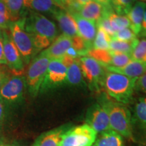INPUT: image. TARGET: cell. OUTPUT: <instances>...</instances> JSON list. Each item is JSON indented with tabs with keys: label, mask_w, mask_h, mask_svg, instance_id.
<instances>
[{
	"label": "cell",
	"mask_w": 146,
	"mask_h": 146,
	"mask_svg": "<svg viewBox=\"0 0 146 146\" xmlns=\"http://www.w3.org/2000/svg\"><path fill=\"white\" fill-rule=\"evenodd\" d=\"M22 17L25 21V30L33 36L39 52L50 46L57 38V27L55 23L45 16L24 8Z\"/></svg>",
	"instance_id": "obj_1"
},
{
	"label": "cell",
	"mask_w": 146,
	"mask_h": 146,
	"mask_svg": "<svg viewBox=\"0 0 146 146\" xmlns=\"http://www.w3.org/2000/svg\"><path fill=\"white\" fill-rule=\"evenodd\" d=\"M99 104L108 115L111 129L124 137L133 138L132 116L126 105L115 101L106 95L100 96Z\"/></svg>",
	"instance_id": "obj_2"
},
{
	"label": "cell",
	"mask_w": 146,
	"mask_h": 146,
	"mask_svg": "<svg viewBox=\"0 0 146 146\" xmlns=\"http://www.w3.org/2000/svg\"><path fill=\"white\" fill-rule=\"evenodd\" d=\"M137 80V78L107 70L102 83V88L107 96L115 101L125 105L129 104L133 100Z\"/></svg>",
	"instance_id": "obj_3"
},
{
	"label": "cell",
	"mask_w": 146,
	"mask_h": 146,
	"mask_svg": "<svg viewBox=\"0 0 146 146\" xmlns=\"http://www.w3.org/2000/svg\"><path fill=\"white\" fill-rule=\"evenodd\" d=\"M9 29L12 39L21 55L24 64L25 65L29 64L39 52L36 48L33 36L25 30L23 17L17 21L12 22Z\"/></svg>",
	"instance_id": "obj_4"
},
{
	"label": "cell",
	"mask_w": 146,
	"mask_h": 146,
	"mask_svg": "<svg viewBox=\"0 0 146 146\" xmlns=\"http://www.w3.org/2000/svg\"><path fill=\"white\" fill-rule=\"evenodd\" d=\"M80 66L86 85L94 92H100L106 72L103 64L90 56H82L78 58Z\"/></svg>",
	"instance_id": "obj_5"
},
{
	"label": "cell",
	"mask_w": 146,
	"mask_h": 146,
	"mask_svg": "<svg viewBox=\"0 0 146 146\" xmlns=\"http://www.w3.org/2000/svg\"><path fill=\"white\" fill-rule=\"evenodd\" d=\"M50 62L48 58L40 54L29 64L25 79L29 94L33 98L40 91Z\"/></svg>",
	"instance_id": "obj_6"
},
{
	"label": "cell",
	"mask_w": 146,
	"mask_h": 146,
	"mask_svg": "<svg viewBox=\"0 0 146 146\" xmlns=\"http://www.w3.org/2000/svg\"><path fill=\"white\" fill-rule=\"evenodd\" d=\"M98 133L88 125L72 127L64 133L58 146H92Z\"/></svg>",
	"instance_id": "obj_7"
},
{
	"label": "cell",
	"mask_w": 146,
	"mask_h": 146,
	"mask_svg": "<svg viewBox=\"0 0 146 146\" xmlns=\"http://www.w3.org/2000/svg\"><path fill=\"white\" fill-rule=\"evenodd\" d=\"M3 52L6 65L14 76H21L25 70V64L19 51L14 44L8 29L2 31Z\"/></svg>",
	"instance_id": "obj_8"
},
{
	"label": "cell",
	"mask_w": 146,
	"mask_h": 146,
	"mask_svg": "<svg viewBox=\"0 0 146 146\" xmlns=\"http://www.w3.org/2000/svg\"><path fill=\"white\" fill-rule=\"evenodd\" d=\"M66 74L67 67L62 60H50L40 91L45 92L66 84Z\"/></svg>",
	"instance_id": "obj_9"
},
{
	"label": "cell",
	"mask_w": 146,
	"mask_h": 146,
	"mask_svg": "<svg viewBox=\"0 0 146 146\" xmlns=\"http://www.w3.org/2000/svg\"><path fill=\"white\" fill-rule=\"evenodd\" d=\"M26 87L25 76H10L0 89V96L5 103L15 104L22 101Z\"/></svg>",
	"instance_id": "obj_10"
},
{
	"label": "cell",
	"mask_w": 146,
	"mask_h": 146,
	"mask_svg": "<svg viewBox=\"0 0 146 146\" xmlns=\"http://www.w3.org/2000/svg\"><path fill=\"white\" fill-rule=\"evenodd\" d=\"M85 122L97 133H102L111 129L108 115L99 103L94 104L89 108L85 117Z\"/></svg>",
	"instance_id": "obj_11"
},
{
	"label": "cell",
	"mask_w": 146,
	"mask_h": 146,
	"mask_svg": "<svg viewBox=\"0 0 146 146\" xmlns=\"http://www.w3.org/2000/svg\"><path fill=\"white\" fill-rule=\"evenodd\" d=\"M70 14L76 24L78 36L85 42L89 50H91L97 33L96 23L81 17L77 13Z\"/></svg>",
	"instance_id": "obj_12"
},
{
	"label": "cell",
	"mask_w": 146,
	"mask_h": 146,
	"mask_svg": "<svg viewBox=\"0 0 146 146\" xmlns=\"http://www.w3.org/2000/svg\"><path fill=\"white\" fill-rule=\"evenodd\" d=\"M72 46V39L62 34L58 36L50 46L40 54L46 56L50 60H60L66 54L67 51Z\"/></svg>",
	"instance_id": "obj_13"
},
{
	"label": "cell",
	"mask_w": 146,
	"mask_h": 146,
	"mask_svg": "<svg viewBox=\"0 0 146 146\" xmlns=\"http://www.w3.org/2000/svg\"><path fill=\"white\" fill-rule=\"evenodd\" d=\"M52 14L58 23L62 34L69 36L72 39L79 36L76 24L68 11L58 8Z\"/></svg>",
	"instance_id": "obj_14"
},
{
	"label": "cell",
	"mask_w": 146,
	"mask_h": 146,
	"mask_svg": "<svg viewBox=\"0 0 146 146\" xmlns=\"http://www.w3.org/2000/svg\"><path fill=\"white\" fill-rule=\"evenodd\" d=\"M71 127L72 124H66L44 133L36 139L33 146H58L62 137Z\"/></svg>",
	"instance_id": "obj_15"
},
{
	"label": "cell",
	"mask_w": 146,
	"mask_h": 146,
	"mask_svg": "<svg viewBox=\"0 0 146 146\" xmlns=\"http://www.w3.org/2000/svg\"><path fill=\"white\" fill-rule=\"evenodd\" d=\"M110 10L112 9L104 8L96 0H90L83 5L76 13L81 17L96 23L100 18L103 17L107 11Z\"/></svg>",
	"instance_id": "obj_16"
},
{
	"label": "cell",
	"mask_w": 146,
	"mask_h": 146,
	"mask_svg": "<svg viewBox=\"0 0 146 146\" xmlns=\"http://www.w3.org/2000/svg\"><path fill=\"white\" fill-rule=\"evenodd\" d=\"M103 66L108 71L119 73L131 78H138L146 73V63L135 60H131L128 64L122 68H116L105 64Z\"/></svg>",
	"instance_id": "obj_17"
},
{
	"label": "cell",
	"mask_w": 146,
	"mask_h": 146,
	"mask_svg": "<svg viewBox=\"0 0 146 146\" xmlns=\"http://www.w3.org/2000/svg\"><path fill=\"white\" fill-rule=\"evenodd\" d=\"M146 10V3L142 1H136L127 14L130 23V29L137 36L141 31V25L144 14Z\"/></svg>",
	"instance_id": "obj_18"
},
{
	"label": "cell",
	"mask_w": 146,
	"mask_h": 146,
	"mask_svg": "<svg viewBox=\"0 0 146 146\" xmlns=\"http://www.w3.org/2000/svg\"><path fill=\"white\" fill-rule=\"evenodd\" d=\"M132 125L146 136V98H139L136 102L133 109Z\"/></svg>",
	"instance_id": "obj_19"
},
{
	"label": "cell",
	"mask_w": 146,
	"mask_h": 146,
	"mask_svg": "<svg viewBox=\"0 0 146 146\" xmlns=\"http://www.w3.org/2000/svg\"><path fill=\"white\" fill-rule=\"evenodd\" d=\"M24 8L35 12L53 14L58 8L54 0H24Z\"/></svg>",
	"instance_id": "obj_20"
},
{
	"label": "cell",
	"mask_w": 146,
	"mask_h": 146,
	"mask_svg": "<svg viewBox=\"0 0 146 146\" xmlns=\"http://www.w3.org/2000/svg\"><path fill=\"white\" fill-rule=\"evenodd\" d=\"M78 58L75 59L67 66L66 84L70 86H85L86 85L80 66Z\"/></svg>",
	"instance_id": "obj_21"
},
{
	"label": "cell",
	"mask_w": 146,
	"mask_h": 146,
	"mask_svg": "<svg viewBox=\"0 0 146 146\" xmlns=\"http://www.w3.org/2000/svg\"><path fill=\"white\" fill-rule=\"evenodd\" d=\"M93 146H125V143L123 137L110 129L100 133Z\"/></svg>",
	"instance_id": "obj_22"
},
{
	"label": "cell",
	"mask_w": 146,
	"mask_h": 146,
	"mask_svg": "<svg viewBox=\"0 0 146 146\" xmlns=\"http://www.w3.org/2000/svg\"><path fill=\"white\" fill-rule=\"evenodd\" d=\"M139 40L138 38L129 41H119V40L111 39L109 44V50L116 53L130 54L135 48Z\"/></svg>",
	"instance_id": "obj_23"
},
{
	"label": "cell",
	"mask_w": 146,
	"mask_h": 146,
	"mask_svg": "<svg viewBox=\"0 0 146 146\" xmlns=\"http://www.w3.org/2000/svg\"><path fill=\"white\" fill-rule=\"evenodd\" d=\"M107 15L115 33L122 29L130 28V23L127 16L119 15L115 13L114 10L109 11Z\"/></svg>",
	"instance_id": "obj_24"
},
{
	"label": "cell",
	"mask_w": 146,
	"mask_h": 146,
	"mask_svg": "<svg viewBox=\"0 0 146 146\" xmlns=\"http://www.w3.org/2000/svg\"><path fill=\"white\" fill-rule=\"evenodd\" d=\"M8 9L12 22L21 18L24 12V0H2Z\"/></svg>",
	"instance_id": "obj_25"
},
{
	"label": "cell",
	"mask_w": 146,
	"mask_h": 146,
	"mask_svg": "<svg viewBox=\"0 0 146 146\" xmlns=\"http://www.w3.org/2000/svg\"><path fill=\"white\" fill-rule=\"evenodd\" d=\"M111 38L104 31L97 27V33L93 43V49L99 50H108Z\"/></svg>",
	"instance_id": "obj_26"
},
{
	"label": "cell",
	"mask_w": 146,
	"mask_h": 146,
	"mask_svg": "<svg viewBox=\"0 0 146 146\" xmlns=\"http://www.w3.org/2000/svg\"><path fill=\"white\" fill-rule=\"evenodd\" d=\"M135 0H112V8L115 13L119 15H127Z\"/></svg>",
	"instance_id": "obj_27"
},
{
	"label": "cell",
	"mask_w": 146,
	"mask_h": 146,
	"mask_svg": "<svg viewBox=\"0 0 146 146\" xmlns=\"http://www.w3.org/2000/svg\"><path fill=\"white\" fill-rule=\"evenodd\" d=\"M112 57L111 61L110 63V66L116 67V68H122L128 64L132 60L131 56L130 54H121V53H116L111 51Z\"/></svg>",
	"instance_id": "obj_28"
},
{
	"label": "cell",
	"mask_w": 146,
	"mask_h": 146,
	"mask_svg": "<svg viewBox=\"0 0 146 146\" xmlns=\"http://www.w3.org/2000/svg\"><path fill=\"white\" fill-rule=\"evenodd\" d=\"M132 60L146 63V39L139 40L131 54Z\"/></svg>",
	"instance_id": "obj_29"
},
{
	"label": "cell",
	"mask_w": 146,
	"mask_h": 146,
	"mask_svg": "<svg viewBox=\"0 0 146 146\" xmlns=\"http://www.w3.org/2000/svg\"><path fill=\"white\" fill-rule=\"evenodd\" d=\"M137 35L130 28H126L116 32L111 39L119 40V41H129L136 39Z\"/></svg>",
	"instance_id": "obj_30"
},
{
	"label": "cell",
	"mask_w": 146,
	"mask_h": 146,
	"mask_svg": "<svg viewBox=\"0 0 146 146\" xmlns=\"http://www.w3.org/2000/svg\"><path fill=\"white\" fill-rule=\"evenodd\" d=\"M90 0H72L70 5L66 9L69 13H76L83 5L87 3Z\"/></svg>",
	"instance_id": "obj_31"
},
{
	"label": "cell",
	"mask_w": 146,
	"mask_h": 146,
	"mask_svg": "<svg viewBox=\"0 0 146 146\" xmlns=\"http://www.w3.org/2000/svg\"><path fill=\"white\" fill-rule=\"evenodd\" d=\"M135 90L146 95V73L137 78Z\"/></svg>",
	"instance_id": "obj_32"
},
{
	"label": "cell",
	"mask_w": 146,
	"mask_h": 146,
	"mask_svg": "<svg viewBox=\"0 0 146 146\" xmlns=\"http://www.w3.org/2000/svg\"><path fill=\"white\" fill-rule=\"evenodd\" d=\"M8 68H5L3 65H0V89L10 77V73L8 72Z\"/></svg>",
	"instance_id": "obj_33"
},
{
	"label": "cell",
	"mask_w": 146,
	"mask_h": 146,
	"mask_svg": "<svg viewBox=\"0 0 146 146\" xmlns=\"http://www.w3.org/2000/svg\"><path fill=\"white\" fill-rule=\"evenodd\" d=\"M6 61H5L4 52H3V41L2 33L0 32V65H5Z\"/></svg>",
	"instance_id": "obj_34"
},
{
	"label": "cell",
	"mask_w": 146,
	"mask_h": 146,
	"mask_svg": "<svg viewBox=\"0 0 146 146\" xmlns=\"http://www.w3.org/2000/svg\"><path fill=\"white\" fill-rule=\"evenodd\" d=\"M54 1L58 8L66 10L72 0H54Z\"/></svg>",
	"instance_id": "obj_35"
},
{
	"label": "cell",
	"mask_w": 146,
	"mask_h": 146,
	"mask_svg": "<svg viewBox=\"0 0 146 146\" xmlns=\"http://www.w3.org/2000/svg\"><path fill=\"white\" fill-rule=\"evenodd\" d=\"M5 102L0 96V126L2 125L5 118Z\"/></svg>",
	"instance_id": "obj_36"
},
{
	"label": "cell",
	"mask_w": 146,
	"mask_h": 146,
	"mask_svg": "<svg viewBox=\"0 0 146 146\" xmlns=\"http://www.w3.org/2000/svg\"><path fill=\"white\" fill-rule=\"evenodd\" d=\"M96 1H98V2H99L100 4H102L106 8L112 9V5H111L112 0H96Z\"/></svg>",
	"instance_id": "obj_37"
},
{
	"label": "cell",
	"mask_w": 146,
	"mask_h": 146,
	"mask_svg": "<svg viewBox=\"0 0 146 146\" xmlns=\"http://www.w3.org/2000/svg\"><path fill=\"white\" fill-rule=\"evenodd\" d=\"M146 32V10L145 12V14H144L143 22H142V25H141V31L139 35H141L143 33Z\"/></svg>",
	"instance_id": "obj_38"
},
{
	"label": "cell",
	"mask_w": 146,
	"mask_h": 146,
	"mask_svg": "<svg viewBox=\"0 0 146 146\" xmlns=\"http://www.w3.org/2000/svg\"><path fill=\"white\" fill-rule=\"evenodd\" d=\"M0 146H11V145L6 144L4 141H3V140H1V139H0Z\"/></svg>",
	"instance_id": "obj_39"
},
{
	"label": "cell",
	"mask_w": 146,
	"mask_h": 146,
	"mask_svg": "<svg viewBox=\"0 0 146 146\" xmlns=\"http://www.w3.org/2000/svg\"><path fill=\"white\" fill-rule=\"evenodd\" d=\"M140 35L143 36H145V37H146V32H145V33H143L141 34V35Z\"/></svg>",
	"instance_id": "obj_40"
},
{
	"label": "cell",
	"mask_w": 146,
	"mask_h": 146,
	"mask_svg": "<svg viewBox=\"0 0 146 146\" xmlns=\"http://www.w3.org/2000/svg\"><path fill=\"white\" fill-rule=\"evenodd\" d=\"M136 1V0H135ZM137 1H142V2H144L146 3V0H137Z\"/></svg>",
	"instance_id": "obj_41"
},
{
	"label": "cell",
	"mask_w": 146,
	"mask_h": 146,
	"mask_svg": "<svg viewBox=\"0 0 146 146\" xmlns=\"http://www.w3.org/2000/svg\"><path fill=\"white\" fill-rule=\"evenodd\" d=\"M0 32H1V31H0Z\"/></svg>",
	"instance_id": "obj_42"
}]
</instances>
